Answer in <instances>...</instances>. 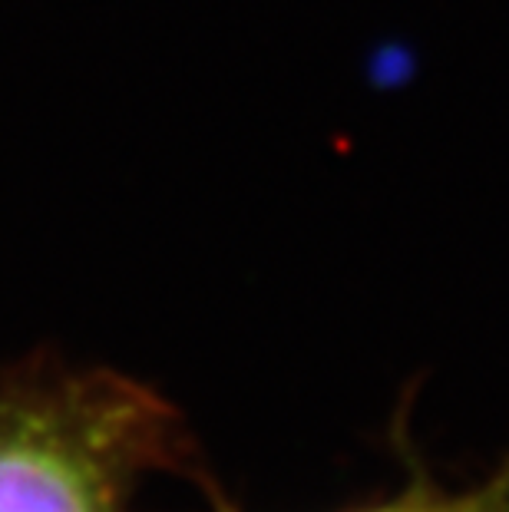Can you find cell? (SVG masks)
<instances>
[{
    "mask_svg": "<svg viewBox=\"0 0 509 512\" xmlns=\"http://www.w3.org/2000/svg\"><path fill=\"white\" fill-rule=\"evenodd\" d=\"M196 466L186 417L110 367L0 370V512H136L143 479Z\"/></svg>",
    "mask_w": 509,
    "mask_h": 512,
    "instance_id": "cell-1",
    "label": "cell"
},
{
    "mask_svg": "<svg viewBox=\"0 0 509 512\" xmlns=\"http://www.w3.org/2000/svg\"><path fill=\"white\" fill-rule=\"evenodd\" d=\"M205 496H209L212 512H242L219 486L209 483ZM344 512H509V456L483 483L463 489L443 486L417 456H410L404 486L394 489L391 496L371 499V503Z\"/></svg>",
    "mask_w": 509,
    "mask_h": 512,
    "instance_id": "cell-2",
    "label": "cell"
}]
</instances>
